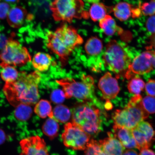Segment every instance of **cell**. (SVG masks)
<instances>
[{
    "instance_id": "cell-1",
    "label": "cell",
    "mask_w": 155,
    "mask_h": 155,
    "mask_svg": "<svg viewBox=\"0 0 155 155\" xmlns=\"http://www.w3.org/2000/svg\"><path fill=\"white\" fill-rule=\"evenodd\" d=\"M40 79L38 71L29 74L21 71L15 82L6 83L4 92L10 103L15 107L22 104H35L39 99L38 85Z\"/></svg>"
},
{
    "instance_id": "cell-2",
    "label": "cell",
    "mask_w": 155,
    "mask_h": 155,
    "mask_svg": "<svg viewBox=\"0 0 155 155\" xmlns=\"http://www.w3.org/2000/svg\"><path fill=\"white\" fill-rule=\"evenodd\" d=\"M46 45L57 54L63 64L65 65L75 48L83 43V40L73 27L64 25L55 31L47 35Z\"/></svg>"
},
{
    "instance_id": "cell-3",
    "label": "cell",
    "mask_w": 155,
    "mask_h": 155,
    "mask_svg": "<svg viewBox=\"0 0 155 155\" xmlns=\"http://www.w3.org/2000/svg\"><path fill=\"white\" fill-rule=\"evenodd\" d=\"M136 56L132 48L127 44L112 40L107 45L103 58L105 66L119 78L125 77L129 66Z\"/></svg>"
},
{
    "instance_id": "cell-4",
    "label": "cell",
    "mask_w": 155,
    "mask_h": 155,
    "mask_svg": "<svg viewBox=\"0 0 155 155\" xmlns=\"http://www.w3.org/2000/svg\"><path fill=\"white\" fill-rule=\"evenodd\" d=\"M142 99L140 94L135 95L123 109L116 110L112 116L114 127L132 130L148 118L149 114L143 105Z\"/></svg>"
},
{
    "instance_id": "cell-5",
    "label": "cell",
    "mask_w": 155,
    "mask_h": 155,
    "mask_svg": "<svg viewBox=\"0 0 155 155\" xmlns=\"http://www.w3.org/2000/svg\"><path fill=\"white\" fill-rule=\"evenodd\" d=\"M72 115L73 123L88 134H96L100 131V111L92 104L85 102L78 104L74 108Z\"/></svg>"
},
{
    "instance_id": "cell-6",
    "label": "cell",
    "mask_w": 155,
    "mask_h": 155,
    "mask_svg": "<svg viewBox=\"0 0 155 155\" xmlns=\"http://www.w3.org/2000/svg\"><path fill=\"white\" fill-rule=\"evenodd\" d=\"M50 8L57 21L71 23L74 19H87L90 17L82 0H54Z\"/></svg>"
},
{
    "instance_id": "cell-7",
    "label": "cell",
    "mask_w": 155,
    "mask_h": 155,
    "mask_svg": "<svg viewBox=\"0 0 155 155\" xmlns=\"http://www.w3.org/2000/svg\"><path fill=\"white\" fill-rule=\"evenodd\" d=\"M56 82L62 87L65 98L73 97L87 101H92L94 97V80L90 75L83 76L80 81L67 78Z\"/></svg>"
},
{
    "instance_id": "cell-8",
    "label": "cell",
    "mask_w": 155,
    "mask_h": 155,
    "mask_svg": "<svg viewBox=\"0 0 155 155\" xmlns=\"http://www.w3.org/2000/svg\"><path fill=\"white\" fill-rule=\"evenodd\" d=\"M28 49L22 47L19 42L12 38H9L4 48L0 52V66L21 67L31 60Z\"/></svg>"
},
{
    "instance_id": "cell-9",
    "label": "cell",
    "mask_w": 155,
    "mask_h": 155,
    "mask_svg": "<svg viewBox=\"0 0 155 155\" xmlns=\"http://www.w3.org/2000/svg\"><path fill=\"white\" fill-rule=\"evenodd\" d=\"M62 139L65 146L79 150H85L91 140V135L73 122L65 125Z\"/></svg>"
},
{
    "instance_id": "cell-10",
    "label": "cell",
    "mask_w": 155,
    "mask_h": 155,
    "mask_svg": "<svg viewBox=\"0 0 155 155\" xmlns=\"http://www.w3.org/2000/svg\"><path fill=\"white\" fill-rule=\"evenodd\" d=\"M132 131L139 150L149 149L155 141V131L148 122H141Z\"/></svg>"
},
{
    "instance_id": "cell-11",
    "label": "cell",
    "mask_w": 155,
    "mask_h": 155,
    "mask_svg": "<svg viewBox=\"0 0 155 155\" xmlns=\"http://www.w3.org/2000/svg\"><path fill=\"white\" fill-rule=\"evenodd\" d=\"M151 54L148 51L137 55L133 59L126 73L125 78L129 79L134 74L143 75L152 70Z\"/></svg>"
},
{
    "instance_id": "cell-12",
    "label": "cell",
    "mask_w": 155,
    "mask_h": 155,
    "mask_svg": "<svg viewBox=\"0 0 155 155\" xmlns=\"http://www.w3.org/2000/svg\"><path fill=\"white\" fill-rule=\"evenodd\" d=\"M20 145V155H49L45 141L38 136L23 139Z\"/></svg>"
},
{
    "instance_id": "cell-13",
    "label": "cell",
    "mask_w": 155,
    "mask_h": 155,
    "mask_svg": "<svg viewBox=\"0 0 155 155\" xmlns=\"http://www.w3.org/2000/svg\"><path fill=\"white\" fill-rule=\"evenodd\" d=\"M103 98L106 101L114 99L119 94L120 88L117 79L107 72L100 79L98 84Z\"/></svg>"
},
{
    "instance_id": "cell-14",
    "label": "cell",
    "mask_w": 155,
    "mask_h": 155,
    "mask_svg": "<svg viewBox=\"0 0 155 155\" xmlns=\"http://www.w3.org/2000/svg\"><path fill=\"white\" fill-rule=\"evenodd\" d=\"M33 15L29 14L26 10L21 6L13 8L9 11L7 20L9 25L14 28L22 26L26 21L32 20Z\"/></svg>"
},
{
    "instance_id": "cell-15",
    "label": "cell",
    "mask_w": 155,
    "mask_h": 155,
    "mask_svg": "<svg viewBox=\"0 0 155 155\" xmlns=\"http://www.w3.org/2000/svg\"><path fill=\"white\" fill-rule=\"evenodd\" d=\"M108 137L99 143L107 155H122L125 148L113 134L108 133Z\"/></svg>"
},
{
    "instance_id": "cell-16",
    "label": "cell",
    "mask_w": 155,
    "mask_h": 155,
    "mask_svg": "<svg viewBox=\"0 0 155 155\" xmlns=\"http://www.w3.org/2000/svg\"><path fill=\"white\" fill-rule=\"evenodd\" d=\"M116 137L123 146L127 149L137 148L136 142L131 130L123 127H113Z\"/></svg>"
},
{
    "instance_id": "cell-17",
    "label": "cell",
    "mask_w": 155,
    "mask_h": 155,
    "mask_svg": "<svg viewBox=\"0 0 155 155\" xmlns=\"http://www.w3.org/2000/svg\"><path fill=\"white\" fill-rule=\"evenodd\" d=\"M113 7L107 6L101 3H94L89 10V16L93 21L96 22L104 18L113 11Z\"/></svg>"
},
{
    "instance_id": "cell-18",
    "label": "cell",
    "mask_w": 155,
    "mask_h": 155,
    "mask_svg": "<svg viewBox=\"0 0 155 155\" xmlns=\"http://www.w3.org/2000/svg\"><path fill=\"white\" fill-rule=\"evenodd\" d=\"M52 61V58L49 54L38 52L35 54L33 58L32 64L35 68L38 71L43 72L48 70Z\"/></svg>"
},
{
    "instance_id": "cell-19",
    "label": "cell",
    "mask_w": 155,
    "mask_h": 155,
    "mask_svg": "<svg viewBox=\"0 0 155 155\" xmlns=\"http://www.w3.org/2000/svg\"><path fill=\"white\" fill-rule=\"evenodd\" d=\"M99 25L107 35H113L116 32L120 34L123 31V29L117 26L114 19L109 15L100 21Z\"/></svg>"
},
{
    "instance_id": "cell-20",
    "label": "cell",
    "mask_w": 155,
    "mask_h": 155,
    "mask_svg": "<svg viewBox=\"0 0 155 155\" xmlns=\"http://www.w3.org/2000/svg\"><path fill=\"white\" fill-rule=\"evenodd\" d=\"M134 9L128 3L120 2L113 8V11L116 18L120 21H125L127 20L132 15H133Z\"/></svg>"
},
{
    "instance_id": "cell-21",
    "label": "cell",
    "mask_w": 155,
    "mask_h": 155,
    "mask_svg": "<svg viewBox=\"0 0 155 155\" xmlns=\"http://www.w3.org/2000/svg\"><path fill=\"white\" fill-rule=\"evenodd\" d=\"M103 48L102 41L97 37H92L87 41L85 45V50L88 55L95 56L102 51Z\"/></svg>"
},
{
    "instance_id": "cell-22",
    "label": "cell",
    "mask_w": 155,
    "mask_h": 155,
    "mask_svg": "<svg viewBox=\"0 0 155 155\" xmlns=\"http://www.w3.org/2000/svg\"><path fill=\"white\" fill-rule=\"evenodd\" d=\"M34 111L36 115L42 119L48 117H53L51 104L48 100H41L38 102L35 106Z\"/></svg>"
},
{
    "instance_id": "cell-23",
    "label": "cell",
    "mask_w": 155,
    "mask_h": 155,
    "mask_svg": "<svg viewBox=\"0 0 155 155\" xmlns=\"http://www.w3.org/2000/svg\"><path fill=\"white\" fill-rule=\"evenodd\" d=\"M53 119L57 122L65 123L70 119L71 112L67 106L63 104H58L53 111Z\"/></svg>"
},
{
    "instance_id": "cell-24",
    "label": "cell",
    "mask_w": 155,
    "mask_h": 155,
    "mask_svg": "<svg viewBox=\"0 0 155 155\" xmlns=\"http://www.w3.org/2000/svg\"><path fill=\"white\" fill-rule=\"evenodd\" d=\"M42 131L51 140L57 137L59 130L58 122L53 118H49L46 120L42 127Z\"/></svg>"
},
{
    "instance_id": "cell-25",
    "label": "cell",
    "mask_w": 155,
    "mask_h": 155,
    "mask_svg": "<svg viewBox=\"0 0 155 155\" xmlns=\"http://www.w3.org/2000/svg\"><path fill=\"white\" fill-rule=\"evenodd\" d=\"M32 110L30 105L25 104H20L16 107L15 111V118L19 121H28L31 116Z\"/></svg>"
},
{
    "instance_id": "cell-26",
    "label": "cell",
    "mask_w": 155,
    "mask_h": 155,
    "mask_svg": "<svg viewBox=\"0 0 155 155\" xmlns=\"http://www.w3.org/2000/svg\"><path fill=\"white\" fill-rule=\"evenodd\" d=\"M2 68L0 73L1 76L5 83L14 82L18 78L19 73L14 67L7 65Z\"/></svg>"
},
{
    "instance_id": "cell-27",
    "label": "cell",
    "mask_w": 155,
    "mask_h": 155,
    "mask_svg": "<svg viewBox=\"0 0 155 155\" xmlns=\"http://www.w3.org/2000/svg\"><path fill=\"white\" fill-rule=\"evenodd\" d=\"M145 87L144 81L138 77L133 78L131 79L127 84V88L129 92L135 95L140 94Z\"/></svg>"
},
{
    "instance_id": "cell-28",
    "label": "cell",
    "mask_w": 155,
    "mask_h": 155,
    "mask_svg": "<svg viewBox=\"0 0 155 155\" xmlns=\"http://www.w3.org/2000/svg\"><path fill=\"white\" fill-rule=\"evenodd\" d=\"M84 155H107L102 150L99 143L91 139L85 150Z\"/></svg>"
},
{
    "instance_id": "cell-29",
    "label": "cell",
    "mask_w": 155,
    "mask_h": 155,
    "mask_svg": "<svg viewBox=\"0 0 155 155\" xmlns=\"http://www.w3.org/2000/svg\"><path fill=\"white\" fill-rule=\"evenodd\" d=\"M142 104L144 109L149 114L155 113V97L147 96L142 99Z\"/></svg>"
},
{
    "instance_id": "cell-30",
    "label": "cell",
    "mask_w": 155,
    "mask_h": 155,
    "mask_svg": "<svg viewBox=\"0 0 155 155\" xmlns=\"http://www.w3.org/2000/svg\"><path fill=\"white\" fill-rule=\"evenodd\" d=\"M65 98L64 92L63 91L57 89L52 92L50 96V99L54 104H60L64 101Z\"/></svg>"
},
{
    "instance_id": "cell-31",
    "label": "cell",
    "mask_w": 155,
    "mask_h": 155,
    "mask_svg": "<svg viewBox=\"0 0 155 155\" xmlns=\"http://www.w3.org/2000/svg\"><path fill=\"white\" fill-rule=\"evenodd\" d=\"M141 11L145 15H154L155 14V0L149 3L143 4L141 7Z\"/></svg>"
},
{
    "instance_id": "cell-32",
    "label": "cell",
    "mask_w": 155,
    "mask_h": 155,
    "mask_svg": "<svg viewBox=\"0 0 155 155\" xmlns=\"http://www.w3.org/2000/svg\"><path fill=\"white\" fill-rule=\"evenodd\" d=\"M145 90L149 96L155 97V80L150 79L145 85Z\"/></svg>"
},
{
    "instance_id": "cell-33",
    "label": "cell",
    "mask_w": 155,
    "mask_h": 155,
    "mask_svg": "<svg viewBox=\"0 0 155 155\" xmlns=\"http://www.w3.org/2000/svg\"><path fill=\"white\" fill-rule=\"evenodd\" d=\"M146 26L147 30L152 35L155 34V15H152L147 19Z\"/></svg>"
},
{
    "instance_id": "cell-34",
    "label": "cell",
    "mask_w": 155,
    "mask_h": 155,
    "mask_svg": "<svg viewBox=\"0 0 155 155\" xmlns=\"http://www.w3.org/2000/svg\"><path fill=\"white\" fill-rule=\"evenodd\" d=\"M10 6L8 4L0 2V19H3L7 17L9 12Z\"/></svg>"
},
{
    "instance_id": "cell-35",
    "label": "cell",
    "mask_w": 155,
    "mask_h": 155,
    "mask_svg": "<svg viewBox=\"0 0 155 155\" xmlns=\"http://www.w3.org/2000/svg\"><path fill=\"white\" fill-rule=\"evenodd\" d=\"M9 39L5 35L0 33V50L3 49L5 48Z\"/></svg>"
},
{
    "instance_id": "cell-36",
    "label": "cell",
    "mask_w": 155,
    "mask_h": 155,
    "mask_svg": "<svg viewBox=\"0 0 155 155\" xmlns=\"http://www.w3.org/2000/svg\"><path fill=\"white\" fill-rule=\"evenodd\" d=\"M139 155H155V153L149 149H145L140 150Z\"/></svg>"
},
{
    "instance_id": "cell-37",
    "label": "cell",
    "mask_w": 155,
    "mask_h": 155,
    "mask_svg": "<svg viewBox=\"0 0 155 155\" xmlns=\"http://www.w3.org/2000/svg\"><path fill=\"white\" fill-rule=\"evenodd\" d=\"M150 46L148 48V50H155V34L151 36L150 38Z\"/></svg>"
},
{
    "instance_id": "cell-38",
    "label": "cell",
    "mask_w": 155,
    "mask_h": 155,
    "mask_svg": "<svg viewBox=\"0 0 155 155\" xmlns=\"http://www.w3.org/2000/svg\"><path fill=\"white\" fill-rule=\"evenodd\" d=\"M122 155H138L137 153L134 150H129L124 152Z\"/></svg>"
},
{
    "instance_id": "cell-39",
    "label": "cell",
    "mask_w": 155,
    "mask_h": 155,
    "mask_svg": "<svg viewBox=\"0 0 155 155\" xmlns=\"http://www.w3.org/2000/svg\"><path fill=\"white\" fill-rule=\"evenodd\" d=\"M5 134L4 132L2 129H0V144L5 140Z\"/></svg>"
},
{
    "instance_id": "cell-40",
    "label": "cell",
    "mask_w": 155,
    "mask_h": 155,
    "mask_svg": "<svg viewBox=\"0 0 155 155\" xmlns=\"http://www.w3.org/2000/svg\"><path fill=\"white\" fill-rule=\"evenodd\" d=\"M5 1L11 3H18L19 1V0H5Z\"/></svg>"
}]
</instances>
